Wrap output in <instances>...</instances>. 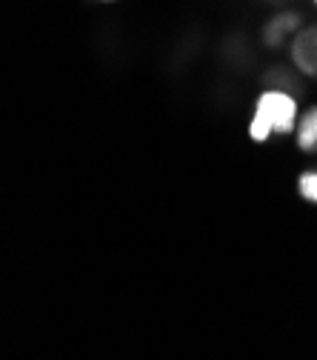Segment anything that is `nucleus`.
<instances>
[{"mask_svg":"<svg viewBox=\"0 0 317 360\" xmlns=\"http://www.w3.org/2000/svg\"><path fill=\"white\" fill-rule=\"evenodd\" d=\"M297 15H280V18H275L269 23V29H266V43H271V46H278V43H283V37L286 34H295L297 32Z\"/></svg>","mask_w":317,"mask_h":360,"instance_id":"20e7f679","label":"nucleus"},{"mask_svg":"<svg viewBox=\"0 0 317 360\" xmlns=\"http://www.w3.org/2000/svg\"><path fill=\"white\" fill-rule=\"evenodd\" d=\"M314 4H317V0H314Z\"/></svg>","mask_w":317,"mask_h":360,"instance_id":"0eeeda50","label":"nucleus"},{"mask_svg":"<svg viewBox=\"0 0 317 360\" xmlns=\"http://www.w3.org/2000/svg\"><path fill=\"white\" fill-rule=\"evenodd\" d=\"M101 4H115V0H101Z\"/></svg>","mask_w":317,"mask_h":360,"instance_id":"423d86ee","label":"nucleus"},{"mask_svg":"<svg viewBox=\"0 0 317 360\" xmlns=\"http://www.w3.org/2000/svg\"><path fill=\"white\" fill-rule=\"evenodd\" d=\"M297 186H300V195H303L306 200L317 203V172H306V174H300Z\"/></svg>","mask_w":317,"mask_h":360,"instance_id":"39448f33","label":"nucleus"},{"mask_svg":"<svg viewBox=\"0 0 317 360\" xmlns=\"http://www.w3.org/2000/svg\"><path fill=\"white\" fill-rule=\"evenodd\" d=\"M297 120V103L289 92L280 89H269L260 95L257 106H254V117L249 123V134L252 141L263 143L269 134H289L295 129Z\"/></svg>","mask_w":317,"mask_h":360,"instance_id":"f257e3e1","label":"nucleus"},{"mask_svg":"<svg viewBox=\"0 0 317 360\" xmlns=\"http://www.w3.org/2000/svg\"><path fill=\"white\" fill-rule=\"evenodd\" d=\"M297 146H300L303 152L317 149V106L309 109V112L300 117V123H297Z\"/></svg>","mask_w":317,"mask_h":360,"instance_id":"7ed1b4c3","label":"nucleus"},{"mask_svg":"<svg viewBox=\"0 0 317 360\" xmlns=\"http://www.w3.org/2000/svg\"><path fill=\"white\" fill-rule=\"evenodd\" d=\"M292 63L303 75H317V26L297 32L292 40Z\"/></svg>","mask_w":317,"mask_h":360,"instance_id":"f03ea898","label":"nucleus"}]
</instances>
